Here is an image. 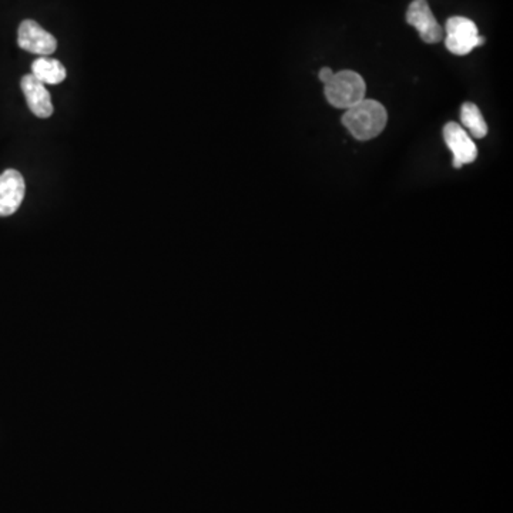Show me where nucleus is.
Returning a JSON list of instances; mask_svg holds the SVG:
<instances>
[{"mask_svg":"<svg viewBox=\"0 0 513 513\" xmlns=\"http://www.w3.org/2000/svg\"><path fill=\"white\" fill-rule=\"evenodd\" d=\"M387 109L380 101L364 99L343 113V124L357 140L375 138L387 126Z\"/></svg>","mask_w":513,"mask_h":513,"instance_id":"nucleus-1","label":"nucleus"},{"mask_svg":"<svg viewBox=\"0 0 513 513\" xmlns=\"http://www.w3.org/2000/svg\"><path fill=\"white\" fill-rule=\"evenodd\" d=\"M327 100L336 109H350L366 99L367 84L357 72L343 70L334 73L328 83H326Z\"/></svg>","mask_w":513,"mask_h":513,"instance_id":"nucleus-2","label":"nucleus"},{"mask_svg":"<svg viewBox=\"0 0 513 513\" xmlns=\"http://www.w3.org/2000/svg\"><path fill=\"white\" fill-rule=\"evenodd\" d=\"M485 37L479 36L477 25L470 19L454 16L446 22V49L456 56H465L482 46Z\"/></svg>","mask_w":513,"mask_h":513,"instance_id":"nucleus-3","label":"nucleus"},{"mask_svg":"<svg viewBox=\"0 0 513 513\" xmlns=\"http://www.w3.org/2000/svg\"><path fill=\"white\" fill-rule=\"evenodd\" d=\"M18 44L33 55L49 56L58 49V40L35 20H25L19 26Z\"/></svg>","mask_w":513,"mask_h":513,"instance_id":"nucleus-4","label":"nucleus"},{"mask_svg":"<svg viewBox=\"0 0 513 513\" xmlns=\"http://www.w3.org/2000/svg\"><path fill=\"white\" fill-rule=\"evenodd\" d=\"M406 22L414 26L425 43L434 44L444 39V30L437 22L427 0H414L406 12Z\"/></svg>","mask_w":513,"mask_h":513,"instance_id":"nucleus-5","label":"nucleus"},{"mask_svg":"<svg viewBox=\"0 0 513 513\" xmlns=\"http://www.w3.org/2000/svg\"><path fill=\"white\" fill-rule=\"evenodd\" d=\"M25 178L18 170L9 169L0 174V217L15 214L25 199Z\"/></svg>","mask_w":513,"mask_h":513,"instance_id":"nucleus-6","label":"nucleus"},{"mask_svg":"<svg viewBox=\"0 0 513 513\" xmlns=\"http://www.w3.org/2000/svg\"><path fill=\"white\" fill-rule=\"evenodd\" d=\"M444 140L449 150L454 153V167L461 169L463 164L474 163L477 156V148L474 140L458 123L445 124Z\"/></svg>","mask_w":513,"mask_h":513,"instance_id":"nucleus-7","label":"nucleus"},{"mask_svg":"<svg viewBox=\"0 0 513 513\" xmlns=\"http://www.w3.org/2000/svg\"><path fill=\"white\" fill-rule=\"evenodd\" d=\"M20 86H22L30 112L35 116L39 119H47L53 114L51 93L47 91L46 84L40 83L33 75H26L20 82Z\"/></svg>","mask_w":513,"mask_h":513,"instance_id":"nucleus-8","label":"nucleus"},{"mask_svg":"<svg viewBox=\"0 0 513 513\" xmlns=\"http://www.w3.org/2000/svg\"><path fill=\"white\" fill-rule=\"evenodd\" d=\"M32 75L43 84H59L66 79V69L56 59L40 56L32 65Z\"/></svg>","mask_w":513,"mask_h":513,"instance_id":"nucleus-9","label":"nucleus"},{"mask_svg":"<svg viewBox=\"0 0 513 513\" xmlns=\"http://www.w3.org/2000/svg\"><path fill=\"white\" fill-rule=\"evenodd\" d=\"M461 122L467 127L470 134L477 138H482L488 134V126L482 117L481 110L474 103H465L461 109Z\"/></svg>","mask_w":513,"mask_h":513,"instance_id":"nucleus-10","label":"nucleus"},{"mask_svg":"<svg viewBox=\"0 0 513 513\" xmlns=\"http://www.w3.org/2000/svg\"><path fill=\"white\" fill-rule=\"evenodd\" d=\"M319 76L322 83L326 84L328 83L329 80H331V77L334 76V72L333 70L329 69V67H322V69L320 70Z\"/></svg>","mask_w":513,"mask_h":513,"instance_id":"nucleus-11","label":"nucleus"}]
</instances>
